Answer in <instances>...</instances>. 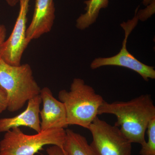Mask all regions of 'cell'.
Masks as SVG:
<instances>
[{
  "mask_svg": "<svg viewBox=\"0 0 155 155\" xmlns=\"http://www.w3.org/2000/svg\"><path fill=\"white\" fill-rule=\"evenodd\" d=\"M84 10L85 13L81 14L76 20V28L84 30L88 28L96 21L100 10L108 7L109 0H87Z\"/></svg>",
  "mask_w": 155,
  "mask_h": 155,
  "instance_id": "12",
  "label": "cell"
},
{
  "mask_svg": "<svg viewBox=\"0 0 155 155\" xmlns=\"http://www.w3.org/2000/svg\"><path fill=\"white\" fill-rule=\"evenodd\" d=\"M66 136L64 128L51 129L30 135L25 134L19 127H15L6 132L0 141V155H34L48 145L64 149Z\"/></svg>",
  "mask_w": 155,
  "mask_h": 155,
  "instance_id": "4",
  "label": "cell"
},
{
  "mask_svg": "<svg viewBox=\"0 0 155 155\" xmlns=\"http://www.w3.org/2000/svg\"><path fill=\"white\" fill-rule=\"evenodd\" d=\"M40 96L43 104L39 114L41 131L68 127L67 112L64 103L56 99L48 87L41 89Z\"/></svg>",
  "mask_w": 155,
  "mask_h": 155,
  "instance_id": "8",
  "label": "cell"
},
{
  "mask_svg": "<svg viewBox=\"0 0 155 155\" xmlns=\"http://www.w3.org/2000/svg\"><path fill=\"white\" fill-rule=\"evenodd\" d=\"M113 114L117 118L115 126L131 143L143 145L148 125L155 118V106L150 95H142L128 101L108 103L105 101L98 115Z\"/></svg>",
  "mask_w": 155,
  "mask_h": 155,
  "instance_id": "1",
  "label": "cell"
},
{
  "mask_svg": "<svg viewBox=\"0 0 155 155\" xmlns=\"http://www.w3.org/2000/svg\"><path fill=\"white\" fill-rule=\"evenodd\" d=\"M92 136L90 146L96 155H130L131 143L119 127L97 116L88 129Z\"/></svg>",
  "mask_w": 155,
  "mask_h": 155,
  "instance_id": "5",
  "label": "cell"
},
{
  "mask_svg": "<svg viewBox=\"0 0 155 155\" xmlns=\"http://www.w3.org/2000/svg\"><path fill=\"white\" fill-rule=\"evenodd\" d=\"M64 149L69 155H96L86 138L73 130H66Z\"/></svg>",
  "mask_w": 155,
  "mask_h": 155,
  "instance_id": "11",
  "label": "cell"
},
{
  "mask_svg": "<svg viewBox=\"0 0 155 155\" xmlns=\"http://www.w3.org/2000/svg\"><path fill=\"white\" fill-rule=\"evenodd\" d=\"M46 152L48 155H69L64 149L56 145H52L48 148Z\"/></svg>",
  "mask_w": 155,
  "mask_h": 155,
  "instance_id": "16",
  "label": "cell"
},
{
  "mask_svg": "<svg viewBox=\"0 0 155 155\" xmlns=\"http://www.w3.org/2000/svg\"><path fill=\"white\" fill-rule=\"evenodd\" d=\"M19 0H6L8 5L11 7H14L19 2Z\"/></svg>",
  "mask_w": 155,
  "mask_h": 155,
  "instance_id": "18",
  "label": "cell"
},
{
  "mask_svg": "<svg viewBox=\"0 0 155 155\" xmlns=\"http://www.w3.org/2000/svg\"><path fill=\"white\" fill-rule=\"evenodd\" d=\"M58 98L66 108L68 125L87 129L97 116L99 108L104 101L94 89L79 78L73 79L69 91H60Z\"/></svg>",
  "mask_w": 155,
  "mask_h": 155,
  "instance_id": "2",
  "label": "cell"
},
{
  "mask_svg": "<svg viewBox=\"0 0 155 155\" xmlns=\"http://www.w3.org/2000/svg\"><path fill=\"white\" fill-rule=\"evenodd\" d=\"M41 99L40 94L28 101L26 109L17 116L0 119V133L6 132L15 127L25 126L33 129L37 133L41 131L40 119Z\"/></svg>",
  "mask_w": 155,
  "mask_h": 155,
  "instance_id": "10",
  "label": "cell"
},
{
  "mask_svg": "<svg viewBox=\"0 0 155 155\" xmlns=\"http://www.w3.org/2000/svg\"><path fill=\"white\" fill-rule=\"evenodd\" d=\"M154 1L155 0H143V4L144 5L147 6Z\"/></svg>",
  "mask_w": 155,
  "mask_h": 155,
  "instance_id": "19",
  "label": "cell"
},
{
  "mask_svg": "<svg viewBox=\"0 0 155 155\" xmlns=\"http://www.w3.org/2000/svg\"><path fill=\"white\" fill-rule=\"evenodd\" d=\"M30 0H19V11L11 35L2 45L0 58L12 66L21 65L22 55L29 43L26 40L27 14Z\"/></svg>",
  "mask_w": 155,
  "mask_h": 155,
  "instance_id": "7",
  "label": "cell"
},
{
  "mask_svg": "<svg viewBox=\"0 0 155 155\" xmlns=\"http://www.w3.org/2000/svg\"><path fill=\"white\" fill-rule=\"evenodd\" d=\"M8 97L5 91L0 85V114L7 110Z\"/></svg>",
  "mask_w": 155,
  "mask_h": 155,
  "instance_id": "15",
  "label": "cell"
},
{
  "mask_svg": "<svg viewBox=\"0 0 155 155\" xmlns=\"http://www.w3.org/2000/svg\"><path fill=\"white\" fill-rule=\"evenodd\" d=\"M0 85L7 93V110L11 112L20 110L29 100L39 95L41 90L29 64L12 66L1 58Z\"/></svg>",
  "mask_w": 155,
  "mask_h": 155,
  "instance_id": "3",
  "label": "cell"
},
{
  "mask_svg": "<svg viewBox=\"0 0 155 155\" xmlns=\"http://www.w3.org/2000/svg\"><path fill=\"white\" fill-rule=\"evenodd\" d=\"M155 1H153L150 5L147 6V8L140 10L137 12V8L136 12L138 17L139 19H140L142 21H145L148 18L150 17L152 15L155 13Z\"/></svg>",
  "mask_w": 155,
  "mask_h": 155,
  "instance_id": "14",
  "label": "cell"
},
{
  "mask_svg": "<svg viewBox=\"0 0 155 155\" xmlns=\"http://www.w3.org/2000/svg\"><path fill=\"white\" fill-rule=\"evenodd\" d=\"M55 11L54 0L35 1L33 17L26 30V40L29 43L51 31L55 18Z\"/></svg>",
  "mask_w": 155,
  "mask_h": 155,
  "instance_id": "9",
  "label": "cell"
},
{
  "mask_svg": "<svg viewBox=\"0 0 155 155\" xmlns=\"http://www.w3.org/2000/svg\"><path fill=\"white\" fill-rule=\"evenodd\" d=\"M7 35V29L5 26L3 24H0V49L2 45L6 40Z\"/></svg>",
  "mask_w": 155,
  "mask_h": 155,
  "instance_id": "17",
  "label": "cell"
},
{
  "mask_svg": "<svg viewBox=\"0 0 155 155\" xmlns=\"http://www.w3.org/2000/svg\"><path fill=\"white\" fill-rule=\"evenodd\" d=\"M138 20V17L136 13L133 19L121 24V26L125 30V37L120 51L113 57L96 58L91 64L92 69H97L104 66H118L133 70L138 73L146 81H149L150 79H155L154 67L141 63L127 50V38L137 25Z\"/></svg>",
  "mask_w": 155,
  "mask_h": 155,
  "instance_id": "6",
  "label": "cell"
},
{
  "mask_svg": "<svg viewBox=\"0 0 155 155\" xmlns=\"http://www.w3.org/2000/svg\"><path fill=\"white\" fill-rule=\"evenodd\" d=\"M148 141L142 146L140 155H155V118L152 119L147 129Z\"/></svg>",
  "mask_w": 155,
  "mask_h": 155,
  "instance_id": "13",
  "label": "cell"
}]
</instances>
